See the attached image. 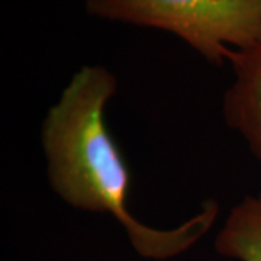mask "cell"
<instances>
[{"label": "cell", "instance_id": "2", "mask_svg": "<svg viewBox=\"0 0 261 261\" xmlns=\"http://www.w3.org/2000/svg\"><path fill=\"white\" fill-rule=\"evenodd\" d=\"M86 12L170 32L212 65L261 42V0H86Z\"/></svg>", "mask_w": 261, "mask_h": 261}, {"label": "cell", "instance_id": "1", "mask_svg": "<svg viewBox=\"0 0 261 261\" xmlns=\"http://www.w3.org/2000/svg\"><path fill=\"white\" fill-rule=\"evenodd\" d=\"M118 80L103 65H83L44 118L41 145L53 192L82 212L113 216L130 245L144 258L168 260L199 243L219 215L211 199L190 219L173 228H155L135 218L128 206L130 173L106 123V108Z\"/></svg>", "mask_w": 261, "mask_h": 261}, {"label": "cell", "instance_id": "3", "mask_svg": "<svg viewBox=\"0 0 261 261\" xmlns=\"http://www.w3.org/2000/svg\"><path fill=\"white\" fill-rule=\"evenodd\" d=\"M228 63L233 79L222 102L225 123L261 163V42L231 51Z\"/></svg>", "mask_w": 261, "mask_h": 261}, {"label": "cell", "instance_id": "4", "mask_svg": "<svg viewBox=\"0 0 261 261\" xmlns=\"http://www.w3.org/2000/svg\"><path fill=\"white\" fill-rule=\"evenodd\" d=\"M218 255L235 261H261V190L231 207L215 237Z\"/></svg>", "mask_w": 261, "mask_h": 261}]
</instances>
